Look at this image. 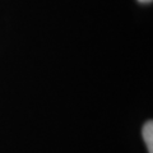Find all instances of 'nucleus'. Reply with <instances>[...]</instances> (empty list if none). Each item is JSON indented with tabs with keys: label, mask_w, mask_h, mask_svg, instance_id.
I'll return each instance as SVG.
<instances>
[{
	"label": "nucleus",
	"mask_w": 153,
	"mask_h": 153,
	"mask_svg": "<svg viewBox=\"0 0 153 153\" xmlns=\"http://www.w3.org/2000/svg\"><path fill=\"white\" fill-rule=\"evenodd\" d=\"M138 1H140V3H151L152 0H138Z\"/></svg>",
	"instance_id": "obj_2"
},
{
	"label": "nucleus",
	"mask_w": 153,
	"mask_h": 153,
	"mask_svg": "<svg viewBox=\"0 0 153 153\" xmlns=\"http://www.w3.org/2000/svg\"><path fill=\"white\" fill-rule=\"evenodd\" d=\"M143 139L146 142L148 152L153 153V124L152 121H147L143 126Z\"/></svg>",
	"instance_id": "obj_1"
}]
</instances>
